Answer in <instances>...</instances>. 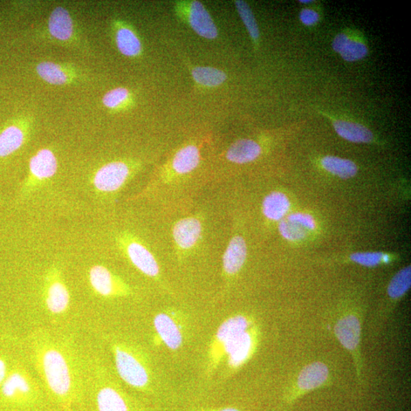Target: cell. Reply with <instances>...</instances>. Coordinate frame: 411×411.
Returning <instances> with one entry per match:
<instances>
[{"instance_id": "1", "label": "cell", "mask_w": 411, "mask_h": 411, "mask_svg": "<svg viewBox=\"0 0 411 411\" xmlns=\"http://www.w3.org/2000/svg\"><path fill=\"white\" fill-rule=\"evenodd\" d=\"M71 349L49 334L33 340L34 366L44 383L45 393L53 411H85L86 389L79 378L77 361Z\"/></svg>"}, {"instance_id": "2", "label": "cell", "mask_w": 411, "mask_h": 411, "mask_svg": "<svg viewBox=\"0 0 411 411\" xmlns=\"http://www.w3.org/2000/svg\"><path fill=\"white\" fill-rule=\"evenodd\" d=\"M115 366L121 379L130 387L145 389L150 382V373L145 359L133 346L125 342L112 345Z\"/></svg>"}, {"instance_id": "3", "label": "cell", "mask_w": 411, "mask_h": 411, "mask_svg": "<svg viewBox=\"0 0 411 411\" xmlns=\"http://www.w3.org/2000/svg\"><path fill=\"white\" fill-rule=\"evenodd\" d=\"M362 315L359 312H347L338 314L334 325V334L353 356L356 374L362 378V360L360 351Z\"/></svg>"}, {"instance_id": "4", "label": "cell", "mask_w": 411, "mask_h": 411, "mask_svg": "<svg viewBox=\"0 0 411 411\" xmlns=\"http://www.w3.org/2000/svg\"><path fill=\"white\" fill-rule=\"evenodd\" d=\"M250 322L243 315H236L227 320L219 326L212 342L210 349V364L216 366L225 358V349L238 335L249 330Z\"/></svg>"}, {"instance_id": "5", "label": "cell", "mask_w": 411, "mask_h": 411, "mask_svg": "<svg viewBox=\"0 0 411 411\" xmlns=\"http://www.w3.org/2000/svg\"><path fill=\"white\" fill-rule=\"evenodd\" d=\"M329 380V369L324 363L314 362L305 366L287 396L288 403H292L312 390L323 387Z\"/></svg>"}, {"instance_id": "6", "label": "cell", "mask_w": 411, "mask_h": 411, "mask_svg": "<svg viewBox=\"0 0 411 411\" xmlns=\"http://www.w3.org/2000/svg\"><path fill=\"white\" fill-rule=\"evenodd\" d=\"M129 174V169L125 163L110 162L96 173L94 184L96 188L103 192L115 191L125 184Z\"/></svg>"}, {"instance_id": "7", "label": "cell", "mask_w": 411, "mask_h": 411, "mask_svg": "<svg viewBox=\"0 0 411 411\" xmlns=\"http://www.w3.org/2000/svg\"><path fill=\"white\" fill-rule=\"evenodd\" d=\"M255 345V335L249 330L233 340L225 351L229 369L236 370L242 367L251 358Z\"/></svg>"}, {"instance_id": "8", "label": "cell", "mask_w": 411, "mask_h": 411, "mask_svg": "<svg viewBox=\"0 0 411 411\" xmlns=\"http://www.w3.org/2000/svg\"><path fill=\"white\" fill-rule=\"evenodd\" d=\"M186 17L191 29L198 36L209 40L217 38V27L201 2L194 1L189 4Z\"/></svg>"}, {"instance_id": "9", "label": "cell", "mask_w": 411, "mask_h": 411, "mask_svg": "<svg viewBox=\"0 0 411 411\" xmlns=\"http://www.w3.org/2000/svg\"><path fill=\"white\" fill-rule=\"evenodd\" d=\"M154 327L158 336L167 347L177 349L182 346L183 334L181 326L169 314H158L154 319Z\"/></svg>"}, {"instance_id": "10", "label": "cell", "mask_w": 411, "mask_h": 411, "mask_svg": "<svg viewBox=\"0 0 411 411\" xmlns=\"http://www.w3.org/2000/svg\"><path fill=\"white\" fill-rule=\"evenodd\" d=\"M202 232V225L199 219L190 217L178 221L173 229V236L178 247L189 250L197 244Z\"/></svg>"}, {"instance_id": "11", "label": "cell", "mask_w": 411, "mask_h": 411, "mask_svg": "<svg viewBox=\"0 0 411 411\" xmlns=\"http://www.w3.org/2000/svg\"><path fill=\"white\" fill-rule=\"evenodd\" d=\"M247 258V245L245 239L236 236L226 249L223 256V270L226 275L234 276L245 264Z\"/></svg>"}, {"instance_id": "12", "label": "cell", "mask_w": 411, "mask_h": 411, "mask_svg": "<svg viewBox=\"0 0 411 411\" xmlns=\"http://www.w3.org/2000/svg\"><path fill=\"white\" fill-rule=\"evenodd\" d=\"M127 251L130 262L145 275L150 277L159 275V265L146 247L140 243L132 242L127 246Z\"/></svg>"}, {"instance_id": "13", "label": "cell", "mask_w": 411, "mask_h": 411, "mask_svg": "<svg viewBox=\"0 0 411 411\" xmlns=\"http://www.w3.org/2000/svg\"><path fill=\"white\" fill-rule=\"evenodd\" d=\"M89 282L93 290L101 297H113L121 291L112 273L103 266L92 267L89 271Z\"/></svg>"}, {"instance_id": "14", "label": "cell", "mask_w": 411, "mask_h": 411, "mask_svg": "<svg viewBox=\"0 0 411 411\" xmlns=\"http://www.w3.org/2000/svg\"><path fill=\"white\" fill-rule=\"evenodd\" d=\"M70 303L71 295L66 285L59 279L52 280L46 291L47 310L55 315L64 314Z\"/></svg>"}, {"instance_id": "15", "label": "cell", "mask_w": 411, "mask_h": 411, "mask_svg": "<svg viewBox=\"0 0 411 411\" xmlns=\"http://www.w3.org/2000/svg\"><path fill=\"white\" fill-rule=\"evenodd\" d=\"M333 127L342 139L355 143H369L373 141L374 136L371 130L360 123L333 120Z\"/></svg>"}, {"instance_id": "16", "label": "cell", "mask_w": 411, "mask_h": 411, "mask_svg": "<svg viewBox=\"0 0 411 411\" xmlns=\"http://www.w3.org/2000/svg\"><path fill=\"white\" fill-rule=\"evenodd\" d=\"M262 147L256 141L242 139L232 144L226 153V158L232 162L245 164L257 160L262 154Z\"/></svg>"}, {"instance_id": "17", "label": "cell", "mask_w": 411, "mask_h": 411, "mask_svg": "<svg viewBox=\"0 0 411 411\" xmlns=\"http://www.w3.org/2000/svg\"><path fill=\"white\" fill-rule=\"evenodd\" d=\"M291 203L283 192L274 191L266 195L262 203L263 214L271 221H281L286 216Z\"/></svg>"}, {"instance_id": "18", "label": "cell", "mask_w": 411, "mask_h": 411, "mask_svg": "<svg viewBox=\"0 0 411 411\" xmlns=\"http://www.w3.org/2000/svg\"><path fill=\"white\" fill-rule=\"evenodd\" d=\"M48 29L51 36L60 40L71 39L73 34V23L70 13L64 7H57L48 20Z\"/></svg>"}, {"instance_id": "19", "label": "cell", "mask_w": 411, "mask_h": 411, "mask_svg": "<svg viewBox=\"0 0 411 411\" xmlns=\"http://www.w3.org/2000/svg\"><path fill=\"white\" fill-rule=\"evenodd\" d=\"M29 167L34 177L38 179H47L57 173V158L50 149H41L32 158Z\"/></svg>"}, {"instance_id": "20", "label": "cell", "mask_w": 411, "mask_h": 411, "mask_svg": "<svg viewBox=\"0 0 411 411\" xmlns=\"http://www.w3.org/2000/svg\"><path fill=\"white\" fill-rule=\"evenodd\" d=\"M200 160L199 149L195 146H187L178 151L175 155L173 168L177 174H188L198 166Z\"/></svg>"}, {"instance_id": "21", "label": "cell", "mask_w": 411, "mask_h": 411, "mask_svg": "<svg viewBox=\"0 0 411 411\" xmlns=\"http://www.w3.org/2000/svg\"><path fill=\"white\" fill-rule=\"evenodd\" d=\"M321 166L333 175L349 179L358 173V168L351 160L338 156L327 155L321 160Z\"/></svg>"}, {"instance_id": "22", "label": "cell", "mask_w": 411, "mask_h": 411, "mask_svg": "<svg viewBox=\"0 0 411 411\" xmlns=\"http://www.w3.org/2000/svg\"><path fill=\"white\" fill-rule=\"evenodd\" d=\"M116 44L119 51L129 58L138 56L142 52V44L135 32L127 27H122L116 33Z\"/></svg>"}, {"instance_id": "23", "label": "cell", "mask_w": 411, "mask_h": 411, "mask_svg": "<svg viewBox=\"0 0 411 411\" xmlns=\"http://www.w3.org/2000/svg\"><path fill=\"white\" fill-rule=\"evenodd\" d=\"M191 73L197 84L206 87L221 86L227 79L223 71L214 67L197 66L192 68Z\"/></svg>"}, {"instance_id": "24", "label": "cell", "mask_w": 411, "mask_h": 411, "mask_svg": "<svg viewBox=\"0 0 411 411\" xmlns=\"http://www.w3.org/2000/svg\"><path fill=\"white\" fill-rule=\"evenodd\" d=\"M23 130L16 126L5 128L0 134V157H5L16 152L24 142Z\"/></svg>"}, {"instance_id": "25", "label": "cell", "mask_w": 411, "mask_h": 411, "mask_svg": "<svg viewBox=\"0 0 411 411\" xmlns=\"http://www.w3.org/2000/svg\"><path fill=\"white\" fill-rule=\"evenodd\" d=\"M411 286V267L408 266L397 272L390 283L387 294L397 299H401L410 290Z\"/></svg>"}, {"instance_id": "26", "label": "cell", "mask_w": 411, "mask_h": 411, "mask_svg": "<svg viewBox=\"0 0 411 411\" xmlns=\"http://www.w3.org/2000/svg\"><path fill=\"white\" fill-rule=\"evenodd\" d=\"M36 71L41 79L53 85H64L68 82V74L60 65L52 62H43L37 66Z\"/></svg>"}, {"instance_id": "27", "label": "cell", "mask_w": 411, "mask_h": 411, "mask_svg": "<svg viewBox=\"0 0 411 411\" xmlns=\"http://www.w3.org/2000/svg\"><path fill=\"white\" fill-rule=\"evenodd\" d=\"M239 16L241 17L242 22L246 27L247 31L255 42H258L260 37V32L256 19L248 4L241 0H237L235 2Z\"/></svg>"}, {"instance_id": "28", "label": "cell", "mask_w": 411, "mask_h": 411, "mask_svg": "<svg viewBox=\"0 0 411 411\" xmlns=\"http://www.w3.org/2000/svg\"><path fill=\"white\" fill-rule=\"evenodd\" d=\"M368 52L367 46L364 43L349 37L339 54L347 62H355L365 58Z\"/></svg>"}, {"instance_id": "29", "label": "cell", "mask_w": 411, "mask_h": 411, "mask_svg": "<svg viewBox=\"0 0 411 411\" xmlns=\"http://www.w3.org/2000/svg\"><path fill=\"white\" fill-rule=\"evenodd\" d=\"M279 232L281 236L290 242L300 241L307 235L306 229L297 223L287 221L286 219L279 222Z\"/></svg>"}, {"instance_id": "30", "label": "cell", "mask_w": 411, "mask_h": 411, "mask_svg": "<svg viewBox=\"0 0 411 411\" xmlns=\"http://www.w3.org/2000/svg\"><path fill=\"white\" fill-rule=\"evenodd\" d=\"M129 99V92L126 88H116L108 92L102 102L105 107L110 109L119 108L125 104Z\"/></svg>"}, {"instance_id": "31", "label": "cell", "mask_w": 411, "mask_h": 411, "mask_svg": "<svg viewBox=\"0 0 411 411\" xmlns=\"http://www.w3.org/2000/svg\"><path fill=\"white\" fill-rule=\"evenodd\" d=\"M383 256L384 253L382 252H358L352 253L349 258L361 266L373 267L384 263Z\"/></svg>"}, {"instance_id": "32", "label": "cell", "mask_w": 411, "mask_h": 411, "mask_svg": "<svg viewBox=\"0 0 411 411\" xmlns=\"http://www.w3.org/2000/svg\"><path fill=\"white\" fill-rule=\"evenodd\" d=\"M287 221L297 223L306 230H314L316 229V222L314 217L306 212H292V214L287 216Z\"/></svg>"}, {"instance_id": "33", "label": "cell", "mask_w": 411, "mask_h": 411, "mask_svg": "<svg viewBox=\"0 0 411 411\" xmlns=\"http://www.w3.org/2000/svg\"><path fill=\"white\" fill-rule=\"evenodd\" d=\"M319 18V13L310 9H304L299 14V19L301 23L307 26L317 24Z\"/></svg>"}, {"instance_id": "34", "label": "cell", "mask_w": 411, "mask_h": 411, "mask_svg": "<svg viewBox=\"0 0 411 411\" xmlns=\"http://www.w3.org/2000/svg\"><path fill=\"white\" fill-rule=\"evenodd\" d=\"M7 375V365L5 360L0 358V386H2L3 383L6 379Z\"/></svg>"}, {"instance_id": "35", "label": "cell", "mask_w": 411, "mask_h": 411, "mask_svg": "<svg viewBox=\"0 0 411 411\" xmlns=\"http://www.w3.org/2000/svg\"><path fill=\"white\" fill-rule=\"evenodd\" d=\"M219 411H239V410H237V409H236V408H228L222 409V410H219Z\"/></svg>"}, {"instance_id": "36", "label": "cell", "mask_w": 411, "mask_h": 411, "mask_svg": "<svg viewBox=\"0 0 411 411\" xmlns=\"http://www.w3.org/2000/svg\"><path fill=\"white\" fill-rule=\"evenodd\" d=\"M299 3L303 4H308L312 3V0H300Z\"/></svg>"}]
</instances>
